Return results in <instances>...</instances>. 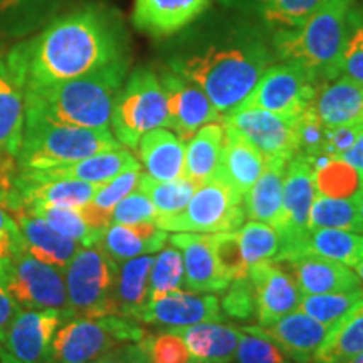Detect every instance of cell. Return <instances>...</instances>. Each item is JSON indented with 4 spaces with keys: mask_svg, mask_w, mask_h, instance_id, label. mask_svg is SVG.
<instances>
[{
    "mask_svg": "<svg viewBox=\"0 0 363 363\" xmlns=\"http://www.w3.org/2000/svg\"><path fill=\"white\" fill-rule=\"evenodd\" d=\"M212 0H135L131 22L152 38H170L202 17Z\"/></svg>",
    "mask_w": 363,
    "mask_h": 363,
    "instance_id": "cell-20",
    "label": "cell"
},
{
    "mask_svg": "<svg viewBox=\"0 0 363 363\" xmlns=\"http://www.w3.org/2000/svg\"><path fill=\"white\" fill-rule=\"evenodd\" d=\"M311 229H342L360 233L355 199H331L316 194L308 219V230Z\"/></svg>",
    "mask_w": 363,
    "mask_h": 363,
    "instance_id": "cell-39",
    "label": "cell"
},
{
    "mask_svg": "<svg viewBox=\"0 0 363 363\" xmlns=\"http://www.w3.org/2000/svg\"><path fill=\"white\" fill-rule=\"evenodd\" d=\"M326 0H233V4L246 7L256 13L271 29H294L303 24Z\"/></svg>",
    "mask_w": 363,
    "mask_h": 363,
    "instance_id": "cell-37",
    "label": "cell"
},
{
    "mask_svg": "<svg viewBox=\"0 0 363 363\" xmlns=\"http://www.w3.org/2000/svg\"><path fill=\"white\" fill-rule=\"evenodd\" d=\"M130 69V57L69 81L26 89V118L110 128L111 113Z\"/></svg>",
    "mask_w": 363,
    "mask_h": 363,
    "instance_id": "cell-3",
    "label": "cell"
},
{
    "mask_svg": "<svg viewBox=\"0 0 363 363\" xmlns=\"http://www.w3.org/2000/svg\"><path fill=\"white\" fill-rule=\"evenodd\" d=\"M363 299L362 289L350 293H326V294H303L298 310L311 316L318 323L331 326L340 318L347 315L353 306Z\"/></svg>",
    "mask_w": 363,
    "mask_h": 363,
    "instance_id": "cell-42",
    "label": "cell"
},
{
    "mask_svg": "<svg viewBox=\"0 0 363 363\" xmlns=\"http://www.w3.org/2000/svg\"><path fill=\"white\" fill-rule=\"evenodd\" d=\"M145 348L148 352L150 363H190L187 345L175 331H163L158 335H147L143 338Z\"/></svg>",
    "mask_w": 363,
    "mask_h": 363,
    "instance_id": "cell-48",
    "label": "cell"
},
{
    "mask_svg": "<svg viewBox=\"0 0 363 363\" xmlns=\"http://www.w3.org/2000/svg\"><path fill=\"white\" fill-rule=\"evenodd\" d=\"M26 125V78L13 48L0 57V155L17 160Z\"/></svg>",
    "mask_w": 363,
    "mask_h": 363,
    "instance_id": "cell-16",
    "label": "cell"
},
{
    "mask_svg": "<svg viewBox=\"0 0 363 363\" xmlns=\"http://www.w3.org/2000/svg\"><path fill=\"white\" fill-rule=\"evenodd\" d=\"M274 61V51L256 27L233 24L217 29L208 43L177 56L170 67L199 86L217 113L234 111Z\"/></svg>",
    "mask_w": 363,
    "mask_h": 363,
    "instance_id": "cell-2",
    "label": "cell"
},
{
    "mask_svg": "<svg viewBox=\"0 0 363 363\" xmlns=\"http://www.w3.org/2000/svg\"><path fill=\"white\" fill-rule=\"evenodd\" d=\"M184 286V259L179 249L163 247L157 257H153L150 272L148 303L157 301L167 294L179 291Z\"/></svg>",
    "mask_w": 363,
    "mask_h": 363,
    "instance_id": "cell-43",
    "label": "cell"
},
{
    "mask_svg": "<svg viewBox=\"0 0 363 363\" xmlns=\"http://www.w3.org/2000/svg\"><path fill=\"white\" fill-rule=\"evenodd\" d=\"M65 321L57 310H21L2 345L21 363H48L54 335Z\"/></svg>",
    "mask_w": 363,
    "mask_h": 363,
    "instance_id": "cell-18",
    "label": "cell"
},
{
    "mask_svg": "<svg viewBox=\"0 0 363 363\" xmlns=\"http://www.w3.org/2000/svg\"><path fill=\"white\" fill-rule=\"evenodd\" d=\"M238 238L244 259L249 266L261 261H274L279 251V235L264 222L251 220L240 225Z\"/></svg>",
    "mask_w": 363,
    "mask_h": 363,
    "instance_id": "cell-44",
    "label": "cell"
},
{
    "mask_svg": "<svg viewBox=\"0 0 363 363\" xmlns=\"http://www.w3.org/2000/svg\"><path fill=\"white\" fill-rule=\"evenodd\" d=\"M0 363H21V362L17 360V358L13 357L2 343H0Z\"/></svg>",
    "mask_w": 363,
    "mask_h": 363,
    "instance_id": "cell-58",
    "label": "cell"
},
{
    "mask_svg": "<svg viewBox=\"0 0 363 363\" xmlns=\"http://www.w3.org/2000/svg\"><path fill=\"white\" fill-rule=\"evenodd\" d=\"M340 76L363 86V7H353L347 16V39L338 65Z\"/></svg>",
    "mask_w": 363,
    "mask_h": 363,
    "instance_id": "cell-45",
    "label": "cell"
},
{
    "mask_svg": "<svg viewBox=\"0 0 363 363\" xmlns=\"http://www.w3.org/2000/svg\"><path fill=\"white\" fill-rule=\"evenodd\" d=\"M352 6L353 0H326L303 24L278 30L272 38L274 56L299 62L316 76L318 83L337 78Z\"/></svg>",
    "mask_w": 363,
    "mask_h": 363,
    "instance_id": "cell-4",
    "label": "cell"
},
{
    "mask_svg": "<svg viewBox=\"0 0 363 363\" xmlns=\"http://www.w3.org/2000/svg\"><path fill=\"white\" fill-rule=\"evenodd\" d=\"M355 202H357V208H358V220H360V233H363V189H362V192L358 194Z\"/></svg>",
    "mask_w": 363,
    "mask_h": 363,
    "instance_id": "cell-59",
    "label": "cell"
},
{
    "mask_svg": "<svg viewBox=\"0 0 363 363\" xmlns=\"http://www.w3.org/2000/svg\"><path fill=\"white\" fill-rule=\"evenodd\" d=\"M167 240H169V233L158 229L153 222L110 224L99 240V246L111 259L121 264L133 257L148 256L152 252L162 251Z\"/></svg>",
    "mask_w": 363,
    "mask_h": 363,
    "instance_id": "cell-30",
    "label": "cell"
},
{
    "mask_svg": "<svg viewBox=\"0 0 363 363\" xmlns=\"http://www.w3.org/2000/svg\"><path fill=\"white\" fill-rule=\"evenodd\" d=\"M26 89L89 74L128 56V35L116 11L83 6L54 17L33 39L13 45Z\"/></svg>",
    "mask_w": 363,
    "mask_h": 363,
    "instance_id": "cell-1",
    "label": "cell"
},
{
    "mask_svg": "<svg viewBox=\"0 0 363 363\" xmlns=\"http://www.w3.org/2000/svg\"><path fill=\"white\" fill-rule=\"evenodd\" d=\"M308 110L326 128L363 123V86L347 76L323 81L316 86Z\"/></svg>",
    "mask_w": 363,
    "mask_h": 363,
    "instance_id": "cell-22",
    "label": "cell"
},
{
    "mask_svg": "<svg viewBox=\"0 0 363 363\" xmlns=\"http://www.w3.org/2000/svg\"><path fill=\"white\" fill-rule=\"evenodd\" d=\"M138 155L145 174L160 182L184 179L185 175V142L169 128H155L140 140Z\"/></svg>",
    "mask_w": 363,
    "mask_h": 363,
    "instance_id": "cell-28",
    "label": "cell"
},
{
    "mask_svg": "<svg viewBox=\"0 0 363 363\" xmlns=\"http://www.w3.org/2000/svg\"><path fill=\"white\" fill-rule=\"evenodd\" d=\"M284 262H288L289 274L296 281L303 294L350 293L360 289L357 272L342 262L311 252L298 254Z\"/></svg>",
    "mask_w": 363,
    "mask_h": 363,
    "instance_id": "cell-23",
    "label": "cell"
},
{
    "mask_svg": "<svg viewBox=\"0 0 363 363\" xmlns=\"http://www.w3.org/2000/svg\"><path fill=\"white\" fill-rule=\"evenodd\" d=\"M288 163L266 160L264 170L256 184L244 195L242 207L249 219L264 222L276 230L283 212V182Z\"/></svg>",
    "mask_w": 363,
    "mask_h": 363,
    "instance_id": "cell-31",
    "label": "cell"
},
{
    "mask_svg": "<svg viewBox=\"0 0 363 363\" xmlns=\"http://www.w3.org/2000/svg\"><path fill=\"white\" fill-rule=\"evenodd\" d=\"M158 219V212L152 201L142 190H133L123 201L116 203L111 212V224H140V222H153Z\"/></svg>",
    "mask_w": 363,
    "mask_h": 363,
    "instance_id": "cell-50",
    "label": "cell"
},
{
    "mask_svg": "<svg viewBox=\"0 0 363 363\" xmlns=\"http://www.w3.org/2000/svg\"><path fill=\"white\" fill-rule=\"evenodd\" d=\"M318 190L315 182V169L310 158L294 155L288 162L283 182V212L276 233L279 235V251L274 262H284L296 256L308 234L310 208Z\"/></svg>",
    "mask_w": 363,
    "mask_h": 363,
    "instance_id": "cell-12",
    "label": "cell"
},
{
    "mask_svg": "<svg viewBox=\"0 0 363 363\" xmlns=\"http://www.w3.org/2000/svg\"><path fill=\"white\" fill-rule=\"evenodd\" d=\"M152 266L153 257L150 254L121 262L113 293V308L116 316L133 320L136 313L147 305Z\"/></svg>",
    "mask_w": 363,
    "mask_h": 363,
    "instance_id": "cell-34",
    "label": "cell"
},
{
    "mask_svg": "<svg viewBox=\"0 0 363 363\" xmlns=\"http://www.w3.org/2000/svg\"><path fill=\"white\" fill-rule=\"evenodd\" d=\"M315 169L316 190L331 199H357L363 189V179L350 163L342 158H310Z\"/></svg>",
    "mask_w": 363,
    "mask_h": 363,
    "instance_id": "cell-38",
    "label": "cell"
},
{
    "mask_svg": "<svg viewBox=\"0 0 363 363\" xmlns=\"http://www.w3.org/2000/svg\"><path fill=\"white\" fill-rule=\"evenodd\" d=\"M212 254L217 271L225 281L244 279L249 274V264L244 259L238 233H217L211 235Z\"/></svg>",
    "mask_w": 363,
    "mask_h": 363,
    "instance_id": "cell-46",
    "label": "cell"
},
{
    "mask_svg": "<svg viewBox=\"0 0 363 363\" xmlns=\"http://www.w3.org/2000/svg\"><path fill=\"white\" fill-rule=\"evenodd\" d=\"M110 125L118 142L131 150H136L148 131L169 128V106L157 71L142 66L126 76Z\"/></svg>",
    "mask_w": 363,
    "mask_h": 363,
    "instance_id": "cell-6",
    "label": "cell"
},
{
    "mask_svg": "<svg viewBox=\"0 0 363 363\" xmlns=\"http://www.w3.org/2000/svg\"><path fill=\"white\" fill-rule=\"evenodd\" d=\"M249 281L256 299V318L261 326H267L279 318L296 311L301 291L288 271L274 261H261L249 266Z\"/></svg>",
    "mask_w": 363,
    "mask_h": 363,
    "instance_id": "cell-15",
    "label": "cell"
},
{
    "mask_svg": "<svg viewBox=\"0 0 363 363\" xmlns=\"http://www.w3.org/2000/svg\"><path fill=\"white\" fill-rule=\"evenodd\" d=\"M91 363H150V358L142 340L138 343L120 345Z\"/></svg>",
    "mask_w": 363,
    "mask_h": 363,
    "instance_id": "cell-55",
    "label": "cell"
},
{
    "mask_svg": "<svg viewBox=\"0 0 363 363\" xmlns=\"http://www.w3.org/2000/svg\"><path fill=\"white\" fill-rule=\"evenodd\" d=\"M239 340L234 360L238 363H293L272 340L266 337L259 326H246Z\"/></svg>",
    "mask_w": 363,
    "mask_h": 363,
    "instance_id": "cell-47",
    "label": "cell"
},
{
    "mask_svg": "<svg viewBox=\"0 0 363 363\" xmlns=\"http://www.w3.org/2000/svg\"><path fill=\"white\" fill-rule=\"evenodd\" d=\"M24 251L19 225L6 207L0 206V261Z\"/></svg>",
    "mask_w": 363,
    "mask_h": 363,
    "instance_id": "cell-53",
    "label": "cell"
},
{
    "mask_svg": "<svg viewBox=\"0 0 363 363\" xmlns=\"http://www.w3.org/2000/svg\"><path fill=\"white\" fill-rule=\"evenodd\" d=\"M11 214L19 225L24 251L45 264L65 271L74 254L79 251V244L57 233L22 203L11 211Z\"/></svg>",
    "mask_w": 363,
    "mask_h": 363,
    "instance_id": "cell-21",
    "label": "cell"
},
{
    "mask_svg": "<svg viewBox=\"0 0 363 363\" xmlns=\"http://www.w3.org/2000/svg\"><path fill=\"white\" fill-rule=\"evenodd\" d=\"M294 120L257 108H240L227 113L222 123L239 131L257 148L264 160H283L288 163L298 155Z\"/></svg>",
    "mask_w": 363,
    "mask_h": 363,
    "instance_id": "cell-13",
    "label": "cell"
},
{
    "mask_svg": "<svg viewBox=\"0 0 363 363\" xmlns=\"http://www.w3.org/2000/svg\"><path fill=\"white\" fill-rule=\"evenodd\" d=\"M138 189L147 195V197L152 201L153 206H155L158 217H165L177 214V212L184 211L185 206H187L195 190L199 187L194 184L192 180L189 179H179L172 182H160L152 179L147 174L140 177Z\"/></svg>",
    "mask_w": 363,
    "mask_h": 363,
    "instance_id": "cell-40",
    "label": "cell"
},
{
    "mask_svg": "<svg viewBox=\"0 0 363 363\" xmlns=\"http://www.w3.org/2000/svg\"><path fill=\"white\" fill-rule=\"evenodd\" d=\"M133 320L148 325H160L167 328H184L208 321H222L219 299L212 294L192 291H174L157 301L147 303L136 313Z\"/></svg>",
    "mask_w": 363,
    "mask_h": 363,
    "instance_id": "cell-17",
    "label": "cell"
},
{
    "mask_svg": "<svg viewBox=\"0 0 363 363\" xmlns=\"http://www.w3.org/2000/svg\"><path fill=\"white\" fill-rule=\"evenodd\" d=\"M170 330L180 335L187 345L192 362L197 363H233L242 337V330L222 325L220 321Z\"/></svg>",
    "mask_w": 363,
    "mask_h": 363,
    "instance_id": "cell-27",
    "label": "cell"
},
{
    "mask_svg": "<svg viewBox=\"0 0 363 363\" xmlns=\"http://www.w3.org/2000/svg\"><path fill=\"white\" fill-rule=\"evenodd\" d=\"M357 276H358V281H360V289H362V293H363V259H362V262L360 264H358L357 267Z\"/></svg>",
    "mask_w": 363,
    "mask_h": 363,
    "instance_id": "cell-60",
    "label": "cell"
},
{
    "mask_svg": "<svg viewBox=\"0 0 363 363\" xmlns=\"http://www.w3.org/2000/svg\"><path fill=\"white\" fill-rule=\"evenodd\" d=\"M101 185L71 179L45 182H22L16 179L19 206L22 203L26 207H84Z\"/></svg>",
    "mask_w": 363,
    "mask_h": 363,
    "instance_id": "cell-29",
    "label": "cell"
},
{
    "mask_svg": "<svg viewBox=\"0 0 363 363\" xmlns=\"http://www.w3.org/2000/svg\"><path fill=\"white\" fill-rule=\"evenodd\" d=\"M17 174L19 169L16 158L0 155V206L6 207L7 211H11L19 202L16 190Z\"/></svg>",
    "mask_w": 363,
    "mask_h": 363,
    "instance_id": "cell-54",
    "label": "cell"
},
{
    "mask_svg": "<svg viewBox=\"0 0 363 363\" xmlns=\"http://www.w3.org/2000/svg\"><path fill=\"white\" fill-rule=\"evenodd\" d=\"M158 79L167 96L169 128L182 142H189L201 126L224 120L208 101L206 93L170 66L162 67Z\"/></svg>",
    "mask_w": 363,
    "mask_h": 363,
    "instance_id": "cell-14",
    "label": "cell"
},
{
    "mask_svg": "<svg viewBox=\"0 0 363 363\" xmlns=\"http://www.w3.org/2000/svg\"><path fill=\"white\" fill-rule=\"evenodd\" d=\"M145 337L147 331L131 318H71L54 335L48 363H91L120 345L138 343Z\"/></svg>",
    "mask_w": 363,
    "mask_h": 363,
    "instance_id": "cell-7",
    "label": "cell"
},
{
    "mask_svg": "<svg viewBox=\"0 0 363 363\" xmlns=\"http://www.w3.org/2000/svg\"><path fill=\"white\" fill-rule=\"evenodd\" d=\"M120 147L123 145L110 128H83L40 118H26L17 169H52Z\"/></svg>",
    "mask_w": 363,
    "mask_h": 363,
    "instance_id": "cell-5",
    "label": "cell"
},
{
    "mask_svg": "<svg viewBox=\"0 0 363 363\" xmlns=\"http://www.w3.org/2000/svg\"><path fill=\"white\" fill-rule=\"evenodd\" d=\"M264 165V157L257 152V148L247 142L239 131L224 125L220 163L214 179L220 180L238 197L244 199V195L261 177Z\"/></svg>",
    "mask_w": 363,
    "mask_h": 363,
    "instance_id": "cell-25",
    "label": "cell"
},
{
    "mask_svg": "<svg viewBox=\"0 0 363 363\" xmlns=\"http://www.w3.org/2000/svg\"><path fill=\"white\" fill-rule=\"evenodd\" d=\"M120 264L99 244L79 247L65 269L67 291L66 318L115 315L113 293Z\"/></svg>",
    "mask_w": 363,
    "mask_h": 363,
    "instance_id": "cell-8",
    "label": "cell"
},
{
    "mask_svg": "<svg viewBox=\"0 0 363 363\" xmlns=\"http://www.w3.org/2000/svg\"><path fill=\"white\" fill-rule=\"evenodd\" d=\"M140 162L128 150L120 147L115 150L99 152L96 155L86 157L83 160L52 167L44 170H19L17 180L45 182V180H83L91 184H106L123 172L140 169Z\"/></svg>",
    "mask_w": 363,
    "mask_h": 363,
    "instance_id": "cell-19",
    "label": "cell"
},
{
    "mask_svg": "<svg viewBox=\"0 0 363 363\" xmlns=\"http://www.w3.org/2000/svg\"><path fill=\"white\" fill-rule=\"evenodd\" d=\"M33 211L35 216L48 222L52 229L61 233L66 238L79 244V246H94L99 244L103 234L101 230L93 229L86 220L83 211L79 208H67V207H27Z\"/></svg>",
    "mask_w": 363,
    "mask_h": 363,
    "instance_id": "cell-41",
    "label": "cell"
},
{
    "mask_svg": "<svg viewBox=\"0 0 363 363\" xmlns=\"http://www.w3.org/2000/svg\"><path fill=\"white\" fill-rule=\"evenodd\" d=\"M2 261H0V343H2L4 337H6L9 326H11L13 318L19 315L21 311V308L17 306V303L13 301L11 294L7 291L6 281H4V274H2Z\"/></svg>",
    "mask_w": 363,
    "mask_h": 363,
    "instance_id": "cell-56",
    "label": "cell"
},
{
    "mask_svg": "<svg viewBox=\"0 0 363 363\" xmlns=\"http://www.w3.org/2000/svg\"><path fill=\"white\" fill-rule=\"evenodd\" d=\"M66 0H0V34L21 39L49 24Z\"/></svg>",
    "mask_w": 363,
    "mask_h": 363,
    "instance_id": "cell-33",
    "label": "cell"
},
{
    "mask_svg": "<svg viewBox=\"0 0 363 363\" xmlns=\"http://www.w3.org/2000/svg\"><path fill=\"white\" fill-rule=\"evenodd\" d=\"M328 328L299 310L279 318L274 323L259 326L262 333L296 363H313V357L323 343Z\"/></svg>",
    "mask_w": 363,
    "mask_h": 363,
    "instance_id": "cell-26",
    "label": "cell"
},
{
    "mask_svg": "<svg viewBox=\"0 0 363 363\" xmlns=\"http://www.w3.org/2000/svg\"><path fill=\"white\" fill-rule=\"evenodd\" d=\"M318 83L316 76L294 61L271 65L261 76L240 108H257L284 118H298L311 103Z\"/></svg>",
    "mask_w": 363,
    "mask_h": 363,
    "instance_id": "cell-11",
    "label": "cell"
},
{
    "mask_svg": "<svg viewBox=\"0 0 363 363\" xmlns=\"http://www.w3.org/2000/svg\"><path fill=\"white\" fill-rule=\"evenodd\" d=\"M340 158L347 163H350L353 169H355L363 179V128L360 131V135L357 136L355 143H353Z\"/></svg>",
    "mask_w": 363,
    "mask_h": 363,
    "instance_id": "cell-57",
    "label": "cell"
},
{
    "mask_svg": "<svg viewBox=\"0 0 363 363\" xmlns=\"http://www.w3.org/2000/svg\"><path fill=\"white\" fill-rule=\"evenodd\" d=\"M190 363H197V362H190Z\"/></svg>",
    "mask_w": 363,
    "mask_h": 363,
    "instance_id": "cell-61",
    "label": "cell"
},
{
    "mask_svg": "<svg viewBox=\"0 0 363 363\" xmlns=\"http://www.w3.org/2000/svg\"><path fill=\"white\" fill-rule=\"evenodd\" d=\"M294 131H296L298 153L308 158L325 157L326 126L321 125L308 108L294 120Z\"/></svg>",
    "mask_w": 363,
    "mask_h": 363,
    "instance_id": "cell-49",
    "label": "cell"
},
{
    "mask_svg": "<svg viewBox=\"0 0 363 363\" xmlns=\"http://www.w3.org/2000/svg\"><path fill=\"white\" fill-rule=\"evenodd\" d=\"M242 199L212 179L195 190L184 211L158 217L155 225L165 233H234L244 224Z\"/></svg>",
    "mask_w": 363,
    "mask_h": 363,
    "instance_id": "cell-9",
    "label": "cell"
},
{
    "mask_svg": "<svg viewBox=\"0 0 363 363\" xmlns=\"http://www.w3.org/2000/svg\"><path fill=\"white\" fill-rule=\"evenodd\" d=\"M363 352V299L328 328L313 363H345Z\"/></svg>",
    "mask_w": 363,
    "mask_h": 363,
    "instance_id": "cell-35",
    "label": "cell"
},
{
    "mask_svg": "<svg viewBox=\"0 0 363 363\" xmlns=\"http://www.w3.org/2000/svg\"><path fill=\"white\" fill-rule=\"evenodd\" d=\"M305 252L357 267L363 259V234L342 229H311L305 235L298 254Z\"/></svg>",
    "mask_w": 363,
    "mask_h": 363,
    "instance_id": "cell-36",
    "label": "cell"
},
{
    "mask_svg": "<svg viewBox=\"0 0 363 363\" xmlns=\"http://www.w3.org/2000/svg\"><path fill=\"white\" fill-rule=\"evenodd\" d=\"M363 123L358 125H343L335 126V128H326V142H325V157L340 158L348 148L355 143L357 136L360 135Z\"/></svg>",
    "mask_w": 363,
    "mask_h": 363,
    "instance_id": "cell-52",
    "label": "cell"
},
{
    "mask_svg": "<svg viewBox=\"0 0 363 363\" xmlns=\"http://www.w3.org/2000/svg\"><path fill=\"white\" fill-rule=\"evenodd\" d=\"M7 291L21 310H57L66 318L65 271L21 251L2 261Z\"/></svg>",
    "mask_w": 363,
    "mask_h": 363,
    "instance_id": "cell-10",
    "label": "cell"
},
{
    "mask_svg": "<svg viewBox=\"0 0 363 363\" xmlns=\"http://www.w3.org/2000/svg\"><path fill=\"white\" fill-rule=\"evenodd\" d=\"M212 234L175 233L170 238L172 246L182 251L184 259V288L192 293H222L229 288L217 271L212 254Z\"/></svg>",
    "mask_w": 363,
    "mask_h": 363,
    "instance_id": "cell-24",
    "label": "cell"
},
{
    "mask_svg": "<svg viewBox=\"0 0 363 363\" xmlns=\"http://www.w3.org/2000/svg\"><path fill=\"white\" fill-rule=\"evenodd\" d=\"M220 310L235 320H249L256 316V299L251 281L247 278L233 281V286H229V291L222 298Z\"/></svg>",
    "mask_w": 363,
    "mask_h": 363,
    "instance_id": "cell-51",
    "label": "cell"
},
{
    "mask_svg": "<svg viewBox=\"0 0 363 363\" xmlns=\"http://www.w3.org/2000/svg\"><path fill=\"white\" fill-rule=\"evenodd\" d=\"M222 142V121H212L201 126L185 145V179L192 180L197 187L214 179L220 163Z\"/></svg>",
    "mask_w": 363,
    "mask_h": 363,
    "instance_id": "cell-32",
    "label": "cell"
}]
</instances>
